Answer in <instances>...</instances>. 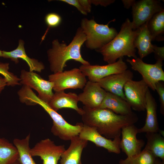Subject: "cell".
<instances>
[{"label": "cell", "mask_w": 164, "mask_h": 164, "mask_svg": "<svg viewBox=\"0 0 164 164\" xmlns=\"http://www.w3.org/2000/svg\"><path fill=\"white\" fill-rule=\"evenodd\" d=\"M82 109L81 116L83 124L95 128L101 135L109 139L120 137L123 127L134 124L138 119L134 112L122 115L108 109L91 108L84 106Z\"/></svg>", "instance_id": "1"}, {"label": "cell", "mask_w": 164, "mask_h": 164, "mask_svg": "<svg viewBox=\"0 0 164 164\" xmlns=\"http://www.w3.org/2000/svg\"><path fill=\"white\" fill-rule=\"evenodd\" d=\"M86 40V36L80 27L77 29L73 39L68 45L60 43L57 39L53 40L52 48L47 51L50 70L53 73L63 71L67 61L70 60L82 65L90 64L83 58L80 53L81 47Z\"/></svg>", "instance_id": "2"}, {"label": "cell", "mask_w": 164, "mask_h": 164, "mask_svg": "<svg viewBox=\"0 0 164 164\" xmlns=\"http://www.w3.org/2000/svg\"><path fill=\"white\" fill-rule=\"evenodd\" d=\"M17 94L20 101L28 105L38 104L47 112L53 121L51 132L55 136L64 141L70 140L78 136L83 123H77L73 125L67 122L62 116L51 108L48 103L40 99L32 89L26 85H22Z\"/></svg>", "instance_id": "3"}, {"label": "cell", "mask_w": 164, "mask_h": 164, "mask_svg": "<svg viewBox=\"0 0 164 164\" xmlns=\"http://www.w3.org/2000/svg\"><path fill=\"white\" fill-rule=\"evenodd\" d=\"M137 32V29H133L132 22L127 18L116 36L96 51L102 54L104 60L108 64L115 63L117 59L124 56L136 58L134 42Z\"/></svg>", "instance_id": "4"}, {"label": "cell", "mask_w": 164, "mask_h": 164, "mask_svg": "<svg viewBox=\"0 0 164 164\" xmlns=\"http://www.w3.org/2000/svg\"><path fill=\"white\" fill-rule=\"evenodd\" d=\"M115 20L114 19L104 25L97 23L93 19H82L80 27L86 36L85 43L86 47L97 51L112 40L118 32L115 28L109 27V24Z\"/></svg>", "instance_id": "5"}, {"label": "cell", "mask_w": 164, "mask_h": 164, "mask_svg": "<svg viewBox=\"0 0 164 164\" xmlns=\"http://www.w3.org/2000/svg\"><path fill=\"white\" fill-rule=\"evenodd\" d=\"M86 77L79 68H75L50 74L48 80L53 83V90L56 92L83 89L87 82Z\"/></svg>", "instance_id": "6"}, {"label": "cell", "mask_w": 164, "mask_h": 164, "mask_svg": "<svg viewBox=\"0 0 164 164\" xmlns=\"http://www.w3.org/2000/svg\"><path fill=\"white\" fill-rule=\"evenodd\" d=\"M126 61L130 64L133 70L141 75L142 79L152 90L155 91V85L157 82L164 81V72L162 68L163 61L157 60L155 64H148L138 57L127 59Z\"/></svg>", "instance_id": "7"}, {"label": "cell", "mask_w": 164, "mask_h": 164, "mask_svg": "<svg viewBox=\"0 0 164 164\" xmlns=\"http://www.w3.org/2000/svg\"><path fill=\"white\" fill-rule=\"evenodd\" d=\"M19 78L20 85L33 88L37 92L40 99L47 103L50 102L54 94L53 82L44 79L33 71L25 70H21Z\"/></svg>", "instance_id": "8"}, {"label": "cell", "mask_w": 164, "mask_h": 164, "mask_svg": "<svg viewBox=\"0 0 164 164\" xmlns=\"http://www.w3.org/2000/svg\"><path fill=\"white\" fill-rule=\"evenodd\" d=\"M132 10V26L135 30L149 22L155 14L164 9L160 1L141 0L136 1Z\"/></svg>", "instance_id": "9"}, {"label": "cell", "mask_w": 164, "mask_h": 164, "mask_svg": "<svg viewBox=\"0 0 164 164\" xmlns=\"http://www.w3.org/2000/svg\"><path fill=\"white\" fill-rule=\"evenodd\" d=\"M127 68L123 58H120L117 61L112 63L104 65L82 64L79 68L86 77H87L89 81L96 82L110 75L122 73Z\"/></svg>", "instance_id": "10"}, {"label": "cell", "mask_w": 164, "mask_h": 164, "mask_svg": "<svg viewBox=\"0 0 164 164\" xmlns=\"http://www.w3.org/2000/svg\"><path fill=\"white\" fill-rule=\"evenodd\" d=\"M64 145H56L49 138L42 140L30 149L32 157L39 156L43 164H57L61 156L65 150Z\"/></svg>", "instance_id": "11"}, {"label": "cell", "mask_w": 164, "mask_h": 164, "mask_svg": "<svg viewBox=\"0 0 164 164\" xmlns=\"http://www.w3.org/2000/svg\"><path fill=\"white\" fill-rule=\"evenodd\" d=\"M149 88L142 79L139 81L132 80L125 84L123 89L124 95L132 109L138 111L145 110L146 96Z\"/></svg>", "instance_id": "12"}, {"label": "cell", "mask_w": 164, "mask_h": 164, "mask_svg": "<svg viewBox=\"0 0 164 164\" xmlns=\"http://www.w3.org/2000/svg\"><path fill=\"white\" fill-rule=\"evenodd\" d=\"M138 128L133 124L126 126L121 129L119 147L128 157L139 153L145 145L144 140L137 138Z\"/></svg>", "instance_id": "13"}, {"label": "cell", "mask_w": 164, "mask_h": 164, "mask_svg": "<svg viewBox=\"0 0 164 164\" xmlns=\"http://www.w3.org/2000/svg\"><path fill=\"white\" fill-rule=\"evenodd\" d=\"M80 138L94 143L97 147H103L110 153L120 154V137H117L113 140L108 139L101 135L94 128L83 124L78 135Z\"/></svg>", "instance_id": "14"}, {"label": "cell", "mask_w": 164, "mask_h": 164, "mask_svg": "<svg viewBox=\"0 0 164 164\" xmlns=\"http://www.w3.org/2000/svg\"><path fill=\"white\" fill-rule=\"evenodd\" d=\"M133 74L130 70L113 74L102 78L97 82L107 92L117 95L126 101L123 89L128 81L132 80Z\"/></svg>", "instance_id": "15"}, {"label": "cell", "mask_w": 164, "mask_h": 164, "mask_svg": "<svg viewBox=\"0 0 164 164\" xmlns=\"http://www.w3.org/2000/svg\"><path fill=\"white\" fill-rule=\"evenodd\" d=\"M83 92L78 95L79 101L84 106L91 108H98L107 92L97 82L87 81Z\"/></svg>", "instance_id": "16"}, {"label": "cell", "mask_w": 164, "mask_h": 164, "mask_svg": "<svg viewBox=\"0 0 164 164\" xmlns=\"http://www.w3.org/2000/svg\"><path fill=\"white\" fill-rule=\"evenodd\" d=\"M146 111V117L144 126L138 128V133L148 132H159L158 120L157 109V104L155 100L149 89L147 92L145 105Z\"/></svg>", "instance_id": "17"}, {"label": "cell", "mask_w": 164, "mask_h": 164, "mask_svg": "<svg viewBox=\"0 0 164 164\" xmlns=\"http://www.w3.org/2000/svg\"><path fill=\"white\" fill-rule=\"evenodd\" d=\"M79 101L78 95L75 93H66L64 91H62L55 92L48 104L51 108L56 111L62 108H70L75 110L81 115L83 110L78 107L77 104Z\"/></svg>", "instance_id": "18"}, {"label": "cell", "mask_w": 164, "mask_h": 164, "mask_svg": "<svg viewBox=\"0 0 164 164\" xmlns=\"http://www.w3.org/2000/svg\"><path fill=\"white\" fill-rule=\"evenodd\" d=\"M70 141L69 146L61 156L60 164H82V152L87 146L88 141L78 136L73 138Z\"/></svg>", "instance_id": "19"}, {"label": "cell", "mask_w": 164, "mask_h": 164, "mask_svg": "<svg viewBox=\"0 0 164 164\" xmlns=\"http://www.w3.org/2000/svg\"><path fill=\"white\" fill-rule=\"evenodd\" d=\"M24 44L23 40H19L18 46L15 50L10 51H2V57L9 59L16 64L19 62L18 59L21 58L27 63L29 67V71L41 72L45 69L44 65L37 60L31 58L27 55L25 51Z\"/></svg>", "instance_id": "20"}, {"label": "cell", "mask_w": 164, "mask_h": 164, "mask_svg": "<svg viewBox=\"0 0 164 164\" xmlns=\"http://www.w3.org/2000/svg\"><path fill=\"white\" fill-rule=\"evenodd\" d=\"M149 22L137 29V32L134 42V46L138 50L139 58L144 57L153 52L152 36L148 28Z\"/></svg>", "instance_id": "21"}, {"label": "cell", "mask_w": 164, "mask_h": 164, "mask_svg": "<svg viewBox=\"0 0 164 164\" xmlns=\"http://www.w3.org/2000/svg\"><path fill=\"white\" fill-rule=\"evenodd\" d=\"M99 108L108 109L117 114L125 115L132 113L128 102L120 97L107 92Z\"/></svg>", "instance_id": "22"}, {"label": "cell", "mask_w": 164, "mask_h": 164, "mask_svg": "<svg viewBox=\"0 0 164 164\" xmlns=\"http://www.w3.org/2000/svg\"><path fill=\"white\" fill-rule=\"evenodd\" d=\"M147 139L144 149L151 152L156 158L164 160V138L159 132L146 133Z\"/></svg>", "instance_id": "23"}, {"label": "cell", "mask_w": 164, "mask_h": 164, "mask_svg": "<svg viewBox=\"0 0 164 164\" xmlns=\"http://www.w3.org/2000/svg\"><path fill=\"white\" fill-rule=\"evenodd\" d=\"M19 153L13 143L0 137V164H12L18 160Z\"/></svg>", "instance_id": "24"}, {"label": "cell", "mask_w": 164, "mask_h": 164, "mask_svg": "<svg viewBox=\"0 0 164 164\" xmlns=\"http://www.w3.org/2000/svg\"><path fill=\"white\" fill-rule=\"evenodd\" d=\"M30 137L29 134L24 138H15L13 140V144L18 152L19 157L18 160L20 164H36L30 153Z\"/></svg>", "instance_id": "25"}, {"label": "cell", "mask_w": 164, "mask_h": 164, "mask_svg": "<svg viewBox=\"0 0 164 164\" xmlns=\"http://www.w3.org/2000/svg\"><path fill=\"white\" fill-rule=\"evenodd\" d=\"M147 26L152 41L163 40L164 10L155 14L149 21Z\"/></svg>", "instance_id": "26"}, {"label": "cell", "mask_w": 164, "mask_h": 164, "mask_svg": "<svg viewBox=\"0 0 164 164\" xmlns=\"http://www.w3.org/2000/svg\"><path fill=\"white\" fill-rule=\"evenodd\" d=\"M156 159L151 152L143 149L136 155L121 159L119 164H155Z\"/></svg>", "instance_id": "27"}, {"label": "cell", "mask_w": 164, "mask_h": 164, "mask_svg": "<svg viewBox=\"0 0 164 164\" xmlns=\"http://www.w3.org/2000/svg\"><path fill=\"white\" fill-rule=\"evenodd\" d=\"M9 63L0 62V74L7 81V86L14 87L20 85V79L13 73L9 71Z\"/></svg>", "instance_id": "28"}, {"label": "cell", "mask_w": 164, "mask_h": 164, "mask_svg": "<svg viewBox=\"0 0 164 164\" xmlns=\"http://www.w3.org/2000/svg\"><path fill=\"white\" fill-rule=\"evenodd\" d=\"M61 16L56 13L48 14L45 16V21L48 28L43 37L46 34L50 28L57 26L61 23Z\"/></svg>", "instance_id": "29"}, {"label": "cell", "mask_w": 164, "mask_h": 164, "mask_svg": "<svg viewBox=\"0 0 164 164\" xmlns=\"http://www.w3.org/2000/svg\"><path fill=\"white\" fill-rule=\"evenodd\" d=\"M155 91L159 94L160 103V111L164 115V84L162 81L157 82L155 85Z\"/></svg>", "instance_id": "30"}, {"label": "cell", "mask_w": 164, "mask_h": 164, "mask_svg": "<svg viewBox=\"0 0 164 164\" xmlns=\"http://www.w3.org/2000/svg\"><path fill=\"white\" fill-rule=\"evenodd\" d=\"M153 52L156 61H163L164 60V47H159L153 45Z\"/></svg>", "instance_id": "31"}, {"label": "cell", "mask_w": 164, "mask_h": 164, "mask_svg": "<svg viewBox=\"0 0 164 164\" xmlns=\"http://www.w3.org/2000/svg\"><path fill=\"white\" fill-rule=\"evenodd\" d=\"M60 1L73 6L84 15H86L87 14L81 6L78 0H60Z\"/></svg>", "instance_id": "32"}, {"label": "cell", "mask_w": 164, "mask_h": 164, "mask_svg": "<svg viewBox=\"0 0 164 164\" xmlns=\"http://www.w3.org/2000/svg\"><path fill=\"white\" fill-rule=\"evenodd\" d=\"M91 4L106 7L114 2V0H90Z\"/></svg>", "instance_id": "33"}, {"label": "cell", "mask_w": 164, "mask_h": 164, "mask_svg": "<svg viewBox=\"0 0 164 164\" xmlns=\"http://www.w3.org/2000/svg\"><path fill=\"white\" fill-rule=\"evenodd\" d=\"M78 1L83 9L87 13L91 12V3L90 0H78Z\"/></svg>", "instance_id": "34"}, {"label": "cell", "mask_w": 164, "mask_h": 164, "mask_svg": "<svg viewBox=\"0 0 164 164\" xmlns=\"http://www.w3.org/2000/svg\"><path fill=\"white\" fill-rule=\"evenodd\" d=\"M121 1L124 7L126 9H129L133 5L136 1L135 0H122Z\"/></svg>", "instance_id": "35"}, {"label": "cell", "mask_w": 164, "mask_h": 164, "mask_svg": "<svg viewBox=\"0 0 164 164\" xmlns=\"http://www.w3.org/2000/svg\"><path fill=\"white\" fill-rule=\"evenodd\" d=\"M6 86H7V80L4 77L0 76V94Z\"/></svg>", "instance_id": "36"}, {"label": "cell", "mask_w": 164, "mask_h": 164, "mask_svg": "<svg viewBox=\"0 0 164 164\" xmlns=\"http://www.w3.org/2000/svg\"><path fill=\"white\" fill-rule=\"evenodd\" d=\"M155 164H164V160H162L159 158H156Z\"/></svg>", "instance_id": "37"}, {"label": "cell", "mask_w": 164, "mask_h": 164, "mask_svg": "<svg viewBox=\"0 0 164 164\" xmlns=\"http://www.w3.org/2000/svg\"><path fill=\"white\" fill-rule=\"evenodd\" d=\"M12 164H20V163L18 162V160H17Z\"/></svg>", "instance_id": "38"}, {"label": "cell", "mask_w": 164, "mask_h": 164, "mask_svg": "<svg viewBox=\"0 0 164 164\" xmlns=\"http://www.w3.org/2000/svg\"><path fill=\"white\" fill-rule=\"evenodd\" d=\"M2 51L0 50V57H2Z\"/></svg>", "instance_id": "39"}]
</instances>
